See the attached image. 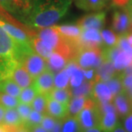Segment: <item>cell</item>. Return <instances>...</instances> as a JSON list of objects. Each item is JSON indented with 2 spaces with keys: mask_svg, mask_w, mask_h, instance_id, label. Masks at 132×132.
<instances>
[{
  "mask_svg": "<svg viewBox=\"0 0 132 132\" xmlns=\"http://www.w3.org/2000/svg\"><path fill=\"white\" fill-rule=\"evenodd\" d=\"M73 0H33L32 11L24 21L30 27H52L66 14Z\"/></svg>",
  "mask_w": 132,
  "mask_h": 132,
  "instance_id": "cell-1",
  "label": "cell"
},
{
  "mask_svg": "<svg viewBox=\"0 0 132 132\" xmlns=\"http://www.w3.org/2000/svg\"><path fill=\"white\" fill-rule=\"evenodd\" d=\"M101 112L98 103L94 99L89 97L87 99L85 106L76 117L82 131L99 126Z\"/></svg>",
  "mask_w": 132,
  "mask_h": 132,
  "instance_id": "cell-2",
  "label": "cell"
},
{
  "mask_svg": "<svg viewBox=\"0 0 132 132\" xmlns=\"http://www.w3.org/2000/svg\"><path fill=\"white\" fill-rule=\"evenodd\" d=\"M81 69H96L103 62L101 48H79L73 60Z\"/></svg>",
  "mask_w": 132,
  "mask_h": 132,
  "instance_id": "cell-3",
  "label": "cell"
},
{
  "mask_svg": "<svg viewBox=\"0 0 132 132\" xmlns=\"http://www.w3.org/2000/svg\"><path fill=\"white\" fill-rule=\"evenodd\" d=\"M112 28L114 32L118 36L127 35L131 32L130 18L126 7L121 10H116L114 12Z\"/></svg>",
  "mask_w": 132,
  "mask_h": 132,
  "instance_id": "cell-4",
  "label": "cell"
},
{
  "mask_svg": "<svg viewBox=\"0 0 132 132\" xmlns=\"http://www.w3.org/2000/svg\"><path fill=\"white\" fill-rule=\"evenodd\" d=\"M18 47L19 43L15 42L0 26V57L17 62Z\"/></svg>",
  "mask_w": 132,
  "mask_h": 132,
  "instance_id": "cell-5",
  "label": "cell"
},
{
  "mask_svg": "<svg viewBox=\"0 0 132 132\" xmlns=\"http://www.w3.org/2000/svg\"><path fill=\"white\" fill-rule=\"evenodd\" d=\"M78 45L80 48H101L104 43L100 31L95 29H82Z\"/></svg>",
  "mask_w": 132,
  "mask_h": 132,
  "instance_id": "cell-6",
  "label": "cell"
},
{
  "mask_svg": "<svg viewBox=\"0 0 132 132\" xmlns=\"http://www.w3.org/2000/svg\"><path fill=\"white\" fill-rule=\"evenodd\" d=\"M21 65L33 79L42 73L48 68L46 60L35 52L29 54Z\"/></svg>",
  "mask_w": 132,
  "mask_h": 132,
  "instance_id": "cell-7",
  "label": "cell"
},
{
  "mask_svg": "<svg viewBox=\"0 0 132 132\" xmlns=\"http://www.w3.org/2000/svg\"><path fill=\"white\" fill-rule=\"evenodd\" d=\"M54 72L47 68L45 71L35 78L32 85L38 94H48L54 87Z\"/></svg>",
  "mask_w": 132,
  "mask_h": 132,
  "instance_id": "cell-8",
  "label": "cell"
},
{
  "mask_svg": "<svg viewBox=\"0 0 132 132\" xmlns=\"http://www.w3.org/2000/svg\"><path fill=\"white\" fill-rule=\"evenodd\" d=\"M105 23L106 13L100 11L83 16L78 21L77 25H79L82 29H95L100 31L104 28Z\"/></svg>",
  "mask_w": 132,
  "mask_h": 132,
  "instance_id": "cell-9",
  "label": "cell"
},
{
  "mask_svg": "<svg viewBox=\"0 0 132 132\" xmlns=\"http://www.w3.org/2000/svg\"><path fill=\"white\" fill-rule=\"evenodd\" d=\"M54 27L65 40L79 46L78 43L82 32V29L79 25L65 24L61 26H54Z\"/></svg>",
  "mask_w": 132,
  "mask_h": 132,
  "instance_id": "cell-10",
  "label": "cell"
},
{
  "mask_svg": "<svg viewBox=\"0 0 132 132\" xmlns=\"http://www.w3.org/2000/svg\"><path fill=\"white\" fill-rule=\"evenodd\" d=\"M46 95V114L50 115L56 120H62L68 116V106L61 104L53 99L49 95V93Z\"/></svg>",
  "mask_w": 132,
  "mask_h": 132,
  "instance_id": "cell-11",
  "label": "cell"
},
{
  "mask_svg": "<svg viewBox=\"0 0 132 132\" xmlns=\"http://www.w3.org/2000/svg\"><path fill=\"white\" fill-rule=\"evenodd\" d=\"M91 98H93L98 104H106L112 102L113 95L104 81H96L93 86Z\"/></svg>",
  "mask_w": 132,
  "mask_h": 132,
  "instance_id": "cell-12",
  "label": "cell"
},
{
  "mask_svg": "<svg viewBox=\"0 0 132 132\" xmlns=\"http://www.w3.org/2000/svg\"><path fill=\"white\" fill-rule=\"evenodd\" d=\"M0 26L15 42L21 44H30L31 38L29 37L27 34L20 27H16L15 24L4 21L1 19H0Z\"/></svg>",
  "mask_w": 132,
  "mask_h": 132,
  "instance_id": "cell-13",
  "label": "cell"
},
{
  "mask_svg": "<svg viewBox=\"0 0 132 132\" xmlns=\"http://www.w3.org/2000/svg\"><path fill=\"white\" fill-rule=\"evenodd\" d=\"M112 104L114 106L118 115L120 118H125L126 115L131 112L130 99L128 98L124 91L114 97L112 99Z\"/></svg>",
  "mask_w": 132,
  "mask_h": 132,
  "instance_id": "cell-14",
  "label": "cell"
},
{
  "mask_svg": "<svg viewBox=\"0 0 132 132\" xmlns=\"http://www.w3.org/2000/svg\"><path fill=\"white\" fill-rule=\"evenodd\" d=\"M13 8V14L18 15L24 21L31 13L33 7V0H10Z\"/></svg>",
  "mask_w": 132,
  "mask_h": 132,
  "instance_id": "cell-15",
  "label": "cell"
},
{
  "mask_svg": "<svg viewBox=\"0 0 132 132\" xmlns=\"http://www.w3.org/2000/svg\"><path fill=\"white\" fill-rule=\"evenodd\" d=\"M11 78L21 89L27 87L32 83L33 78L21 64L16 66L11 75Z\"/></svg>",
  "mask_w": 132,
  "mask_h": 132,
  "instance_id": "cell-16",
  "label": "cell"
},
{
  "mask_svg": "<svg viewBox=\"0 0 132 132\" xmlns=\"http://www.w3.org/2000/svg\"><path fill=\"white\" fill-rule=\"evenodd\" d=\"M96 73V81H104L110 79L114 76L116 75L118 72L116 71L112 62L104 61L99 67L95 69Z\"/></svg>",
  "mask_w": 132,
  "mask_h": 132,
  "instance_id": "cell-17",
  "label": "cell"
},
{
  "mask_svg": "<svg viewBox=\"0 0 132 132\" xmlns=\"http://www.w3.org/2000/svg\"><path fill=\"white\" fill-rule=\"evenodd\" d=\"M30 44L34 52H36V54L43 57L45 60H46L50 57L52 52H54V49L49 44H48L47 43L43 41L38 37L31 38Z\"/></svg>",
  "mask_w": 132,
  "mask_h": 132,
  "instance_id": "cell-18",
  "label": "cell"
},
{
  "mask_svg": "<svg viewBox=\"0 0 132 132\" xmlns=\"http://www.w3.org/2000/svg\"><path fill=\"white\" fill-rule=\"evenodd\" d=\"M46 61L47 62V67L50 70L53 72H58L65 68L69 60L60 53L54 51Z\"/></svg>",
  "mask_w": 132,
  "mask_h": 132,
  "instance_id": "cell-19",
  "label": "cell"
},
{
  "mask_svg": "<svg viewBox=\"0 0 132 132\" xmlns=\"http://www.w3.org/2000/svg\"><path fill=\"white\" fill-rule=\"evenodd\" d=\"M118 124L117 112H108L101 114L99 127L105 132H112Z\"/></svg>",
  "mask_w": 132,
  "mask_h": 132,
  "instance_id": "cell-20",
  "label": "cell"
},
{
  "mask_svg": "<svg viewBox=\"0 0 132 132\" xmlns=\"http://www.w3.org/2000/svg\"><path fill=\"white\" fill-rule=\"evenodd\" d=\"M76 6L85 11H96L103 9L106 5V0H73Z\"/></svg>",
  "mask_w": 132,
  "mask_h": 132,
  "instance_id": "cell-21",
  "label": "cell"
},
{
  "mask_svg": "<svg viewBox=\"0 0 132 132\" xmlns=\"http://www.w3.org/2000/svg\"><path fill=\"white\" fill-rule=\"evenodd\" d=\"M21 90L22 89L12 79L11 77L7 78L0 81V93L19 98Z\"/></svg>",
  "mask_w": 132,
  "mask_h": 132,
  "instance_id": "cell-22",
  "label": "cell"
},
{
  "mask_svg": "<svg viewBox=\"0 0 132 132\" xmlns=\"http://www.w3.org/2000/svg\"><path fill=\"white\" fill-rule=\"evenodd\" d=\"M2 124L19 128L24 126L22 119L15 108L6 109Z\"/></svg>",
  "mask_w": 132,
  "mask_h": 132,
  "instance_id": "cell-23",
  "label": "cell"
},
{
  "mask_svg": "<svg viewBox=\"0 0 132 132\" xmlns=\"http://www.w3.org/2000/svg\"><path fill=\"white\" fill-rule=\"evenodd\" d=\"M87 99V97L85 96L73 97L68 104V116L76 117L85 106Z\"/></svg>",
  "mask_w": 132,
  "mask_h": 132,
  "instance_id": "cell-24",
  "label": "cell"
},
{
  "mask_svg": "<svg viewBox=\"0 0 132 132\" xmlns=\"http://www.w3.org/2000/svg\"><path fill=\"white\" fill-rule=\"evenodd\" d=\"M94 81L86 80L81 85L77 87H72L70 91V93L72 97L76 96H85V97H91L93 86L94 85Z\"/></svg>",
  "mask_w": 132,
  "mask_h": 132,
  "instance_id": "cell-25",
  "label": "cell"
},
{
  "mask_svg": "<svg viewBox=\"0 0 132 132\" xmlns=\"http://www.w3.org/2000/svg\"><path fill=\"white\" fill-rule=\"evenodd\" d=\"M131 55L121 51L113 61V65L117 72H121L131 62Z\"/></svg>",
  "mask_w": 132,
  "mask_h": 132,
  "instance_id": "cell-26",
  "label": "cell"
},
{
  "mask_svg": "<svg viewBox=\"0 0 132 132\" xmlns=\"http://www.w3.org/2000/svg\"><path fill=\"white\" fill-rule=\"evenodd\" d=\"M61 132H82V130L76 117L67 116L62 121Z\"/></svg>",
  "mask_w": 132,
  "mask_h": 132,
  "instance_id": "cell-27",
  "label": "cell"
},
{
  "mask_svg": "<svg viewBox=\"0 0 132 132\" xmlns=\"http://www.w3.org/2000/svg\"><path fill=\"white\" fill-rule=\"evenodd\" d=\"M108 86L109 90L111 91L112 94L113 95V98L119 93H122L123 90V83H122V77L120 76L119 72L113 77H112L110 79L106 81L105 82Z\"/></svg>",
  "mask_w": 132,
  "mask_h": 132,
  "instance_id": "cell-28",
  "label": "cell"
},
{
  "mask_svg": "<svg viewBox=\"0 0 132 132\" xmlns=\"http://www.w3.org/2000/svg\"><path fill=\"white\" fill-rule=\"evenodd\" d=\"M49 95L58 102L68 106L71 101V93L70 91L67 89L54 88L51 91V93H49Z\"/></svg>",
  "mask_w": 132,
  "mask_h": 132,
  "instance_id": "cell-29",
  "label": "cell"
},
{
  "mask_svg": "<svg viewBox=\"0 0 132 132\" xmlns=\"http://www.w3.org/2000/svg\"><path fill=\"white\" fill-rule=\"evenodd\" d=\"M70 75L65 68L59 71L54 78V85L55 88L66 89L69 85Z\"/></svg>",
  "mask_w": 132,
  "mask_h": 132,
  "instance_id": "cell-30",
  "label": "cell"
},
{
  "mask_svg": "<svg viewBox=\"0 0 132 132\" xmlns=\"http://www.w3.org/2000/svg\"><path fill=\"white\" fill-rule=\"evenodd\" d=\"M38 94L37 90L35 89L32 85L31 86H29L23 89V90H21V94L19 97V102L31 105L32 101Z\"/></svg>",
  "mask_w": 132,
  "mask_h": 132,
  "instance_id": "cell-31",
  "label": "cell"
},
{
  "mask_svg": "<svg viewBox=\"0 0 132 132\" xmlns=\"http://www.w3.org/2000/svg\"><path fill=\"white\" fill-rule=\"evenodd\" d=\"M101 36L104 44L106 47H112L117 46L118 40V35H116L111 29H102L101 31Z\"/></svg>",
  "mask_w": 132,
  "mask_h": 132,
  "instance_id": "cell-32",
  "label": "cell"
},
{
  "mask_svg": "<svg viewBox=\"0 0 132 132\" xmlns=\"http://www.w3.org/2000/svg\"><path fill=\"white\" fill-rule=\"evenodd\" d=\"M31 106L33 110L42 114H46V95L44 94H38L32 101Z\"/></svg>",
  "mask_w": 132,
  "mask_h": 132,
  "instance_id": "cell-33",
  "label": "cell"
},
{
  "mask_svg": "<svg viewBox=\"0 0 132 132\" xmlns=\"http://www.w3.org/2000/svg\"><path fill=\"white\" fill-rule=\"evenodd\" d=\"M122 50L118 46H114L112 47H106L101 49V57L103 62H113L114 59L118 56V54Z\"/></svg>",
  "mask_w": 132,
  "mask_h": 132,
  "instance_id": "cell-34",
  "label": "cell"
},
{
  "mask_svg": "<svg viewBox=\"0 0 132 132\" xmlns=\"http://www.w3.org/2000/svg\"><path fill=\"white\" fill-rule=\"evenodd\" d=\"M43 116H44V114L40 113L37 111H35L32 109L31 113L29 114V116L27 120L24 124V126L29 129L34 126L40 125Z\"/></svg>",
  "mask_w": 132,
  "mask_h": 132,
  "instance_id": "cell-35",
  "label": "cell"
},
{
  "mask_svg": "<svg viewBox=\"0 0 132 132\" xmlns=\"http://www.w3.org/2000/svg\"><path fill=\"white\" fill-rule=\"evenodd\" d=\"M19 103L20 102L18 98L0 93V104H2L5 109L16 108Z\"/></svg>",
  "mask_w": 132,
  "mask_h": 132,
  "instance_id": "cell-36",
  "label": "cell"
},
{
  "mask_svg": "<svg viewBox=\"0 0 132 132\" xmlns=\"http://www.w3.org/2000/svg\"><path fill=\"white\" fill-rule=\"evenodd\" d=\"M16 110L19 112V115L22 119L23 123L24 124L27 120L29 116V114L31 113V112L32 110V108L31 105H29V104L19 103V105L16 107Z\"/></svg>",
  "mask_w": 132,
  "mask_h": 132,
  "instance_id": "cell-37",
  "label": "cell"
},
{
  "mask_svg": "<svg viewBox=\"0 0 132 132\" xmlns=\"http://www.w3.org/2000/svg\"><path fill=\"white\" fill-rule=\"evenodd\" d=\"M117 46L122 51L126 52L132 56V46L128 43L127 39V35H121L118 36V40Z\"/></svg>",
  "mask_w": 132,
  "mask_h": 132,
  "instance_id": "cell-38",
  "label": "cell"
},
{
  "mask_svg": "<svg viewBox=\"0 0 132 132\" xmlns=\"http://www.w3.org/2000/svg\"><path fill=\"white\" fill-rule=\"evenodd\" d=\"M56 121H57L56 119L52 118V117H51L50 115H48L47 114H44V116H43V118L42 122L40 123V126L45 130L50 132L52 130V128H54V125L56 123Z\"/></svg>",
  "mask_w": 132,
  "mask_h": 132,
  "instance_id": "cell-39",
  "label": "cell"
},
{
  "mask_svg": "<svg viewBox=\"0 0 132 132\" xmlns=\"http://www.w3.org/2000/svg\"><path fill=\"white\" fill-rule=\"evenodd\" d=\"M82 72L85 76V79L87 81H93L96 82V73L95 69H82Z\"/></svg>",
  "mask_w": 132,
  "mask_h": 132,
  "instance_id": "cell-40",
  "label": "cell"
},
{
  "mask_svg": "<svg viewBox=\"0 0 132 132\" xmlns=\"http://www.w3.org/2000/svg\"><path fill=\"white\" fill-rule=\"evenodd\" d=\"M122 126L127 132H132V112L123 118Z\"/></svg>",
  "mask_w": 132,
  "mask_h": 132,
  "instance_id": "cell-41",
  "label": "cell"
},
{
  "mask_svg": "<svg viewBox=\"0 0 132 132\" xmlns=\"http://www.w3.org/2000/svg\"><path fill=\"white\" fill-rule=\"evenodd\" d=\"M122 83H123V90H126L132 87V73L123 77Z\"/></svg>",
  "mask_w": 132,
  "mask_h": 132,
  "instance_id": "cell-42",
  "label": "cell"
},
{
  "mask_svg": "<svg viewBox=\"0 0 132 132\" xmlns=\"http://www.w3.org/2000/svg\"><path fill=\"white\" fill-rule=\"evenodd\" d=\"M0 6L7 12L8 11L9 13H13V8L10 0H0Z\"/></svg>",
  "mask_w": 132,
  "mask_h": 132,
  "instance_id": "cell-43",
  "label": "cell"
},
{
  "mask_svg": "<svg viewBox=\"0 0 132 132\" xmlns=\"http://www.w3.org/2000/svg\"><path fill=\"white\" fill-rule=\"evenodd\" d=\"M129 0H112V5L119 8H123L127 6Z\"/></svg>",
  "mask_w": 132,
  "mask_h": 132,
  "instance_id": "cell-44",
  "label": "cell"
},
{
  "mask_svg": "<svg viewBox=\"0 0 132 132\" xmlns=\"http://www.w3.org/2000/svg\"><path fill=\"white\" fill-rule=\"evenodd\" d=\"M119 73H120V76L123 78L124 76H126L129 75V74H131L132 73V61L124 69L123 71H121V72H119Z\"/></svg>",
  "mask_w": 132,
  "mask_h": 132,
  "instance_id": "cell-45",
  "label": "cell"
},
{
  "mask_svg": "<svg viewBox=\"0 0 132 132\" xmlns=\"http://www.w3.org/2000/svg\"><path fill=\"white\" fill-rule=\"evenodd\" d=\"M61 127L62 121L60 120H57L54 126V128H52V130L50 132H61Z\"/></svg>",
  "mask_w": 132,
  "mask_h": 132,
  "instance_id": "cell-46",
  "label": "cell"
},
{
  "mask_svg": "<svg viewBox=\"0 0 132 132\" xmlns=\"http://www.w3.org/2000/svg\"><path fill=\"white\" fill-rule=\"evenodd\" d=\"M30 132H48L46 130H45L43 128L40 126V125H38L36 126H34V127L31 128L29 129Z\"/></svg>",
  "mask_w": 132,
  "mask_h": 132,
  "instance_id": "cell-47",
  "label": "cell"
},
{
  "mask_svg": "<svg viewBox=\"0 0 132 132\" xmlns=\"http://www.w3.org/2000/svg\"><path fill=\"white\" fill-rule=\"evenodd\" d=\"M112 132H127L126 131V129L123 128L122 126V124L120 123H118V124L116 126V127L114 128L113 130L112 131Z\"/></svg>",
  "mask_w": 132,
  "mask_h": 132,
  "instance_id": "cell-48",
  "label": "cell"
},
{
  "mask_svg": "<svg viewBox=\"0 0 132 132\" xmlns=\"http://www.w3.org/2000/svg\"><path fill=\"white\" fill-rule=\"evenodd\" d=\"M82 132H105L99 126H96V127L91 128H88L82 131Z\"/></svg>",
  "mask_w": 132,
  "mask_h": 132,
  "instance_id": "cell-49",
  "label": "cell"
},
{
  "mask_svg": "<svg viewBox=\"0 0 132 132\" xmlns=\"http://www.w3.org/2000/svg\"><path fill=\"white\" fill-rule=\"evenodd\" d=\"M5 110H6V109L2 104H0V125L2 124V122H3Z\"/></svg>",
  "mask_w": 132,
  "mask_h": 132,
  "instance_id": "cell-50",
  "label": "cell"
},
{
  "mask_svg": "<svg viewBox=\"0 0 132 132\" xmlns=\"http://www.w3.org/2000/svg\"><path fill=\"white\" fill-rule=\"evenodd\" d=\"M125 92V93L127 95V96L128 97V98L130 100L132 99V87L128 88V89H126V90H123Z\"/></svg>",
  "mask_w": 132,
  "mask_h": 132,
  "instance_id": "cell-51",
  "label": "cell"
},
{
  "mask_svg": "<svg viewBox=\"0 0 132 132\" xmlns=\"http://www.w3.org/2000/svg\"><path fill=\"white\" fill-rule=\"evenodd\" d=\"M17 132H30L29 131V130L27 128H26L24 126H21V127L19 128V129H18V131Z\"/></svg>",
  "mask_w": 132,
  "mask_h": 132,
  "instance_id": "cell-52",
  "label": "cell"
},
{
  "mask_svg": "<svg viewBox=\"0 0 132 132\" xmlns=\"http://www.w3.org/2000/svg\"><path fill=\"white\" fill-rule=\"evenodd\" d=\"M126 10H128V15H129V18H130V22H131V27L132 30V10H128L126 8Z\"/></svg>",
  "mask_w": 132,
  "mask_h": 132,
  "instance_id": "cell-53",
  "label": "cell"
},
{
  "mask_svg": "<svg viewBox=\"0 0 132 132\" xmlns=\"http://www.w3.org/2000/svg\"><path fill=\"white\" fill-rule=\"evenodd\" d=\"M127 39L128 43H130V45L132 46V32L127 35Z\"/></svg>",
  "mask_w": 132,
  "mask_h": 132,
  "instance_id": "cell-54",
  "label": "cell"
},
{
  "mask_svg": "<svg viewBox=\"0 0 132 132\" xmlns=\"http://www.w3.org/2000/svg\"><path fill=\"white\" fill-rule=\"evenodd\" d=\"M127 9L128 10H132V0H129L127 6L126 7Z\"/></svg>",
  "mask_w": 132,
  "mask_h": 132,
  "instance_id": "cell-55",
  "label": "cell"
},
{
  "mask_svg": "<svg viewBox=\"0 0 132 132\" xmlns=\"http://www.w3.org/2000/svg\"><path fill=\"white\" fill-rule=\"evenodd\" d=\"M0 132H6L5 131V129L2 128V125H0Z\"/></svg>",
  "mask_w": 132,
  "mask_h": 132,
  "instance_id": "cell-56",
  "label": "cell"
},
{
  "mask_svg": "<svg viewBox=\"0 0 132 132\" xmlns=\"http://www.w3.org/2000/svg\"><path fill=\"white\" fill-rule=\"evenodd\" d=\"M130 102H131V110H132V99L130 100Z\"/></svg>",
  "mask_w": 132,
  "mask_h": 132,
  "instance_id": "cell-57",
  "label": "cell"
},
{
  "mask_svg": "<svg viewBox=\"0 0 132 132\" xmlns=\"http://www.w3.org/2000/svg\"></svg>",
  "mask_w": 132,
  "mask_h": 132,
  "instance_id": "cell-58",
  "label": "cell"
},
{
  "mask_svg": "<svg viewBox=\"0 0 132 132\" xmlns=\"http://www.w3.org/2000/svg\"><path fill=\"white\" fill-rule=\"evenodd\" d=\"M0 17H1V16H0Z\"/></svg>",
  "mask_w": 132,
  "mask_h": 132,
  "instance_id": "cell-59",
  "label": "cell"
}]
</instances>
